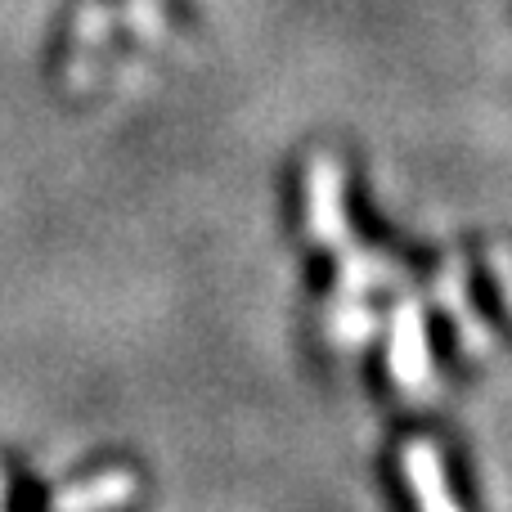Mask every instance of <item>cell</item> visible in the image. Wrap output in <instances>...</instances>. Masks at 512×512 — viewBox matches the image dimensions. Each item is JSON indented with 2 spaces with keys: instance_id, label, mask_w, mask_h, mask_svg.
I'll list each match as a JSON object with an SVG mask.
<instances>
[{
  "instance_id": "6da1fadb",
  "label": "cell",
  "mask_w": 512,
  "mask_h": 512,
  "mask_svg": "<svg viewBox=\"0 0 512 512\" xmlns=\"http://www.w3.org/2000/svg\"><path fill=\"white\" fill-rule=\"evenodd\" d=\"M391 378L400 382V391L423 396L432 382V355H427V328H423V306L414 297H405L391 319Z\"/></svg>"
},
{
  "instance_id": "5b68a950",
  "label": "cell",
  "mask_w": 512,
  "mask_h": 512,
  "mask_svg": "<svg viewBox=\"0 0 512 512\" xmlns=\"http://www.w3.org/2000/svg\"><path fill=\"white\" fill-rule=\"evenodd\" d=\"M436 297H441L445 306L459 315V333H463V342H468V351H486V346H490V333L477 324V315H472L468 297H463V261H450V270H445V283H436Z\"/></svg>"
},
{
  "instance_id": "277c9868",
  "label": "cell",
  "mask_w": 512,
  "mask_h": 512,
  "mask_svg": "<svg viewBox=\"0 0 512 512\" xmlns=\"http://www.w3.org/2000/svg\"><path fill=\"white\" fill-rule=\"evenodd\" d=\"M135 490H140L135 472L108 468V472H99V477L59 490V495L50 499V512H117V508L131 504Z\"/></svg>"
},
{
  "instance_id": "52a82bcc",
  "label": "cell",
  "mask_w": 512,
  "mask_h": 512,
  "mask_svg": "<svg viewBox=\"0 0 512 512\" xmlns=\"http://www.w3.org/2000/svg\"><path fill=\"white\" fill-rule=\"evenodd\" d=\"M490 270H495L499 297H504V306L512 310V248H490Z\"/></svg>"
},
{
  "instance_id": "8992f818",
  "label": "cell",
  "mask_w": 512,
  "mask_h": 512,
  "mask_svg": "<svg viewBox=\"0 0 512 512\" xmlns=\"http://www.w3.org/2000/svg\"><path fill=\"white\" fill-rule=\"evenodd\" d=\"M328 337L342 346H360L364 337H373V310L369 306H333V315H328Z\"/></svg>"
},
{
  "instance_id": "7a4b0ae2",
  "label": "cell",
  "mask_w": 512,
  "mask_h": 512,
  "mask_svg": "<svg viewBox=\"0 0 512 512\" xmlns=\"http://www.w3.org/2000/svg\"><path fill=\"white\" fill-rule=\"evenodd\" d=\"M306 198H310V234H315L328 252H346V248H351L346 207H342V167H337V158L319 153V158L310 162Z\"/></svg>"
},
{
  "instance_id": "3957f363",
  "label": "cell",
  "mask_w": 512,
  "mask_h": 512,
  "mask_svg": "<svg viewBox=\"0 0 512 512\" xmlns=\"http://www.w3.org/2000/svg\"><path fill=\"white\" fill-rule=\"evenodd\" d=\"M400 472L405 481L414 486L418 495V512H459L450 495V481H445V463H441V450L432 441H409L400 450Z\"/></svg>"
}]
</instances>
